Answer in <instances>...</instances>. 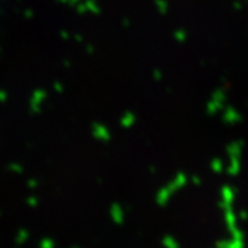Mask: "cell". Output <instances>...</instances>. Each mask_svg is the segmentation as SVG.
<instances>
[{"label": "cell", "mask_w": 248, "mask_h": 248, "mask_svg": "<svg viewBox=\"0 0 248 248\" xmlns=\"http://www.w3.org/2000/svg\"><path fill=\"white\" fill-rule=\"evenodd\" d=\"M112 217L116 222H120L119 217H120V211H119V205H113L112 207Z\"/></svg>", "instance_id": "3"}, {"label": "cell", "mask_w": 248, "mask_h": 248, "mask_svg": "<svg viewBox=\"0 0 248 248\" xmlns=\"http://www.w3.org/2000/svg\"><path fill=\"white\" fill-rule=\"evenodd\" d=\"M28 239H29V232L27 229H19L17 236H16V241H17L18 244H24Z\"/></svg>", "instance_id": "1"}, {"label": "cell", "mask_w": 248, "mask_h": 248, "mask_svg": "<svg viewBox=\"0 0 248 248\" xmlns=\"http://www.w3.org/2000/svg\"><path fill=\"white\" fill-rule=\"evenodd\" d=\"M40 248H55V243H54V240L46 237L40 241Z\"/></svg>", "instance_id": "2"}, {"label": "cell", "mask_w": 248, "mask_h": 248, "mask_svg": "<svg viewBox=\"0 0 248 248\" xmlns=\"http://www.w3.org/2000/svg\"><path fill=\"white\" fill-rule=\"evenodd\" d=\"M75 248H78V247H75Z\"/></svg>", "instance_id": "5"}, {"label": "cell", "mask_w": 248, "mask_h": 248, "mask_svg": "<svg viewBox=\"0 0 248 248\" xmlns=\"http://www.w3.org/2000/svg\"><path fill=\"white\" fill-rule=\"evenodd\" d=\"M27 202H28V204L31 205V207H36V205L39 204V200H37L36 197H29Z\"/></svg>", "instance_id": "4"}]
</instances>
